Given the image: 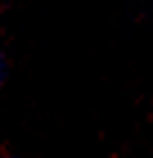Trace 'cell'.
<instances>
[{
	"label": "cell",
	"mask_w": 153,
	"mask_h": 158,
	"mask_svg": "<svg viewBox=\"0 0 153 158\" xmlns=\"http://www.w3.org/2000/svg\"><path fill=\"white\" fill-rule=\"evenodd\" d=\"M5 158H16V156H5Z\"/></svg>",
	"instance_id": "7a4b0ae2"
},
{
	"label": "cell",
	"mask_w": 153,
	"mask_h": 158,
	"mask_svg": "<svg viewBox=\"0 0 153 158\" xmlns=\"http://www.w3.org/2000/svg\"><path fill=\"white\" fill-rule=\"evenodd\" d=\"M5 75H7V66H5V56L0 54V86L5 81Z\"/></svg>",
	"instance_id": "6da1fadb"
}]
</instances>
